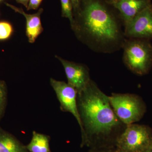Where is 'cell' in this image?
Instances as JSON below:
<instances>
[{
    "label": "cell",
    "mask_w": 152,
    "mask_h": 152,
    "mask_svg": "<svg viewBox=\"0 0 152 152\" xmlns=\"http://www.w3.org/2000/svg\"><path fill=\"white\" fill-rule=\"evenodd\" d=\"M109 99L117 116L125 125L139 121L146 112L145 104L138 95L113 93Z\"/></svg>",
    "instance_id": "277c9868"
},
{
    "label": "cell",
    "mask_w": 152,
    "mask_h": 152,
    "mask_svg": "<svg viewBox=\"0 0 152 152\" xmlns=\"http://www.w3.org/2000/svg\"><path fill=\"white\" fill-rule=\"evenodd\" d=\"M107 1L118 13L124 26L152 4L151 0Z\"/></svg>",
    "instance_id": "9c48e42d"
},
{
    "label": "cell",
    "mask_w": 152,
    "mask_h": 152,
    "mask_svg": "<svg viewBox=\"0 0 152 152\" xmlns=\"http://www.w3.org/2000/svg\"><path fill=\"white\" fill-rule=\"evenodd\" d=\"M0 152H29L26 146L0 128Z\"/></svg>",
    "instance_id": "8fae6325"
},
{
    "label": "cell",
    "mask_w": 152,
    "mask_h": 152,
    "mask_svg": "<svg viewBox=\"0 0 152 152\" xmlns=\"http://www.w3.org/2000/svg\"><path fill=\"white\" fill-rule=\"evenodd\" d=\"M143 152H152V150H151L150 148H149L146 150V151H145Z\"/></svg>",
    "instance_id": "ffe728a7"
},
{
    "label": "cell",
    "mask_w": 152,
    "mask_h": 152,
    "mask_svg": "<svg viewBox=\"0 0 152 152\" xmlns=\"http://www.w3.org/2000/svg\"><path fill=\"white\" fill-rule=\"evenodd\" d=\"M61 6V15L69 19L70 24L73 21V9L71 0H60Z\"/></svg>",
    "instance_id": "4fadbf2b"
},
{
    "label": "cell",
    "mask_w": 152,
    "mask_h": 152,
    "mask_svg": "<svg viewBox=\"0 0 152 152\" xmlns=\"http://www.w3.org/2000/svg\"><path fill=\"white\" fill-rule=\"evenodd\" d=\"M112 152H123L121 151H117V150L115 149V148L114 149L113 151Z\"/></svg>",
    "instance_id": "44dd1931"
},
{
    "label": "cell",
    "mask_w": 152,
    "mask_h": 152,
    "mask_svg": "<svg viewBox=\"0 0 152 152\" xmlns=\"http://www.w3.org/2000/svg\"><path fill=\"white\" fill-rule=\"evenodd\" d=\"M56 58L63 66L68 83L75 89L77 93L84 89L91 80L88 66L83 64L70 61L58 56Z\"/></svg>",
    "instance_id": "ba28073f"
},
{
    "label": "cell",
    "mask_w": 152,
    "mask_h": 152,
    "mask_svg": "<svg viewBox=\"0 0 152 152\" xmlns=\"http://www.w3.org/2000/svg\"><path fill=\"white\" fill-rule=\"evenodd\" d=\"M2 1V0H0V2L1 1Z\"/></svg>",
    "instance_id": "603a6c76"
},
{
    "label": "cell",
    "mask_w": 152,
    "mask_h": 152,
    "mask_svg": "<svg viewBox=\"0 0 152 152\" xmlns=\"http://www.w3.org/2000/svg\"><path fill=\"white\" fill-rule=\"evenodd\" d=\"M126 39L148 40L152 39V4L124 26Z\"/></svg>",
    "instance_id": "8992f818"
},
{
    "label": "cell",
    "mask_w": 152,
    "mask_h": 152,
    "mask_svg": "<svg viewBox=\"0 0 152 152\" xmlns=\"http://www.w3.org/2000/svg\"><path fill=\"white\" fill-rule=\"evenodd\" d=\"M77 102L82 124V146L115 148L117 137L126 125L117 116L109 96L91 80L84 89L77 93Z\"/></svg>",
    "instance_id": "7a4b0ae2"
},
{
    "label": "cell",
    "mask_w": 152,
    "mask_h": 152,
    "mask_svg": "<svg viewBox=\"0 0 152 152\" xmlns=\"http://www.w3.org/2000/svg\"><path fill=\"white\" fill-rule=\"evenodd\" d=\"M13 31V28L10 23L5 21H0V41L9 39L12 34Z\"/></svg>",
    "instance_id": "9a60e30c"
},
{
    "label": "cell",
    "mask_w": 152,
    "mask_h": 152,
    "mask_svg": "<svg viewBox=\"0 0 152 152\" xmlns=\"http://www.w3.org/2000/svg\"><path fill=\"white\" fill-rule=\"evenodd\" d=\"M152 143V129L148 126L137 124L126 126L118 136L115 149L123 152H143Z\"/></svg>",
    "instance_id": "5b68a950"
},
{
    "label": "cell",
    "mask_w": 152,
    "mask_h": 152,
    "mask_svg": "<svg viewBox=\"0 0 152 152\" xmlns=\"http://www.w3.org/2000/svg\"><path fill=\"white\" fill-rule=\"evenodd\" d=\"M16 1L19 4H22L25 7L27 8L30 0H16Z\"/></svg>",
    "instance_id": "ac0fdd59"
},
{
    "label": "cell",
    "mask_w": 152,
    "mask_h": 152,
    "mask_svg": "<svg viewBox=\"0 0 152 152\" xmlns=\"http://www.w3.org/2000/svg\"><path fill=\"white\" fill-rule=\"evenodd\" d=\"M26 147L29 152H51L50 137L33 131L31 140Z\"/></svg>",
    "instance_id": "7c38bea8"
},
{
    "label": "cell",
    "mask_w": 152,
    "mask_h": 152,
    "mask_svg": "<svg viewBox=\"0 0 152 152\" xmlns=\"http://www.w3.org/2000/svg\"><path fill=\"white\" fill-rule=\"evenodd\" d=\"M115 148L91 149L89 152H112Z\"/></svg>",
    "instance_id": "e0dca14e"
},
{
    "label": "cell",
    "mask_w": 152,
    "mask_h": 152,
    "mask_svg": "<svg viewBox=\"0 0 152 152\" xmlns=\"http://www.w3.org/2000/svg\"><path fill=\"white\" fill-rule=\"evenodd\" d=\"M43 0H30L27 10H37L42 1Z\"/></svg>",
    "instance_id": "2e32d148"
},
{
    "label": "cell",
    "mask_w": 152,
    "mask_h": 152,
    "mask_svg": "<svg viewBox=\"0 0 152 152\" xmlns=\"http://www.w3.org/2000/svg\"><path fill=\"white\" fill-rule=\"evenodd\" d=\"M71 2H72V4L73 10H75L79 4H80V0H71Z\"/></svg>",
    "instance_id": "d6986e66"
},
{
    "label": "cell",
    "mask_w": 152,
    "mask_h": 152,
    "mask_svg": "<svg viewBox=\"0 0 152 152\" xmlns=\"http://www.w3.org/2000/svg\"><path fill=\"white\" fill-rule=\"evenodd\" d=\"M150 148L151 149V150H152V143L151 145V146L150 147Z\"/></svg>",
    "instance_id": "7402d4cb"
},
{
    "label": "cell",
    "mask_w": 152,
    "mask_h": 152,
    "mask_svg": "<svg viewBox=\"0 0 152 152\" xmlns=\"http://www.w3.org/2000/svg\"><path fill=\"white\" fill-rule=\"evenodd\" d=\"M6 5L13 10L16 12L19 13L23 15L26 21V34L30 43H34L38 37L42 32L44 29L41 23V16L44 10L40 9L36 13H26L21 8L17 7L8 3H5Z\"/></svg>",
    "instance_id": "30bf717a"
},
{
    "label": "cell",
    "mask_w": 152,
    "mask_h": 152,
    "mask_svg": "<svg viewBox=\"0 0 152 152\" xmlns=\"http://www.w3.org/2000/svg\"><path fill=\"white\" fill-rule=\"evenodd\" d=\"M7 85L4 81L0 80V121L5 110L7 104Z\"/></svg>",
    "instance_id": "5bb4252c"
},
{
    "label": "cell",
    "mask_w": 152,
    "mask_h": 152,
    "mask_svg": "<svg viewBox=\"0 0 152 152\" xmlns=\"http://www.w3.org/2000/svg\"><path fill=\"white\" fill-rule=\"evenodd\" d=\"M122 49L123 61L131 72L142 76L152 66V45L146 40L126 39Z\"/></svg>",
    "instance_id": "3957f363"
},
{
    "label": "cell",
    "mask_w": 152,
    "mask_h": 152,
    "mask_svg": "<svg viewBox=\"0 0 152 152\" xmlns=\"http://www.w3.org/2000/svg\"><path fill=\"white\" fill-rule=\"evenodd\" d=\"M50 84L59 102L61 110L72 114L81 129V122L78 108L77 92L75 89L68 83L52 78L50 79Z\"/></svg>",
    "instance_id": "52a82bcc"
},
{
    "label": "cell",
    "mask_w": 152,
    "mask_h": 152,
    "mask_svg": "<svg viewBox=\"0 0 152 152\" xmlns=\"http://www.w3.org/2000/svg\"><path fill=\"white\" fill-rule=\"evenodd\" d=\"M122 22L107 0H80L71 27L78 40L94 51L111 53L126 39Z\"/></svg>",
    "instance_id": "6da1fadb"
}]
</instances>
